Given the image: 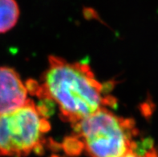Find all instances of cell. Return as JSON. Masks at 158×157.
<instances>
[{"mask_svg": "<svg viewBox=\"0 0 158 157\" xmlns=\"http://www.w3.org/2000/svg\"><path fill=\"white\" fill-rule=\"evenodd\" d=\"M26 86L28 92L56 104L63 120L72 126L101 108L116 104L115 98L107 94L88 64L57 56L49 57L40 83L29 80Z\"/></svg>", "mask_w": 158, "mask_h": 157, "instance_id": "1", "label": "cell"}, {"mask_svg": "<svg viewBox=\"0 0 158 157\" xmlns=\"http://www.w3.org/2000/svg\"><path fill=\"white\" fill-rule=\"evenodd\" d=\"M72 137L89 157H122L135 150L138 135L134 120L113 113L108 107L98 110L72 126Z\"/></svg>", "mask_w": 158, "mask_h": 157, "instance_id": "2", "label": "cell"}, {"mask_svg": "<svg viewBox=\"0 0 158 157\" xmlns=\"http://www.w3.org/2000/svg\"><path fill=\"white\" fill-rule=\"evenodd\" d=\"M50 128L47 111L30 99L24 105L0 114V155L21 157L39 153Z\"/></svg>", "mask_w": 158, "mask_h": 157, "instance_id": "3", "label": "cell"}, {"mask_svg": "<svg viewBox=\"0 0 158 157\" xmlns=\"http://www.w3.org/2000/svg\"><path fill=\"white\" fill-rule=\"evenodd\" d=\"M28 90L19 74L10 68L0 67V114L26 104Z\"/></svg>", "mask_w": 158, "mask_h": 157, "instance_id": "4", "label": "cell"}, {"mask_svg": "<svg viewBox=\"0 0 158 157\" xmlns=\"http://www.w3.org/2000/svg\"><path fill=\"white\" fill-rule=\"evenodd\" d=\"M19 14L16 0H0V34L6 33L14 27Z\"/></svg>", "mask_w": 158, "mask_h": 157, "instance_id": "5", "label": "cell"}, {"mask_svg": "<svg viewBox=\"0 0 158 157\" xmlns=\"http://www.w3.org/2000/svg\"><path fill=\"white\" fill-rule=\"evenodd\" d=\"M122 157H158L156 150L152 147L139 145V142L135 150L131 151Z\"/></svg>", "mask_w": 158, "mask_h": 157, "instance_id": "6", "label": "cell"}, {"mask_svg": "<svg viewBox=\"0 0 158 157\" xmlns=\"http://www.w3.org/2000/svg\"><path fill=\"white\" fill-rule=\"evenodd\" d=\"M52 157H60V156H58V155H52Z\"/></svg>", "mask_w": 158, "mask_h": 157, "instance_id": "7", "label": "cell"}]
</instances>
